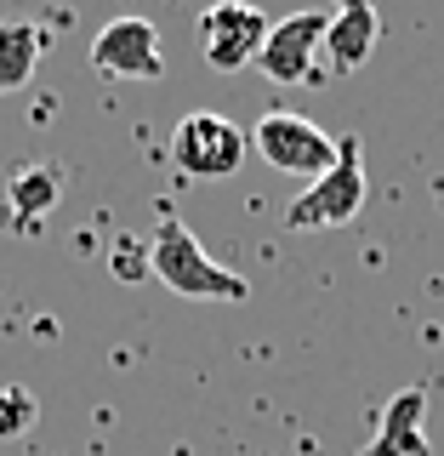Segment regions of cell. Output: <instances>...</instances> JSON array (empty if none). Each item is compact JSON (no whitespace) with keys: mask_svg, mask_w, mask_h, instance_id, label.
Returning <instances> with one entry per match:
<instances>
[{"mask_svg":"<svg viewBox=\"0 0 444 456\" xmlns=\"http://www.w3.org/2000/svg\"><path fill=\"white\" fill-rule=\"evenodd\" d=\"M149 274L165 285V291L177 297H217V303H246V274H234V268H222L217 256L199 246V234L189 223L177 217H160L149 240Z\"/></svg>","mask_w":444,"mask_h":456,"instance_id":"1","label":"cell"},{"mask_svg":"<svg viewBox=\"0 0 444 456\" xmlns=\"http://www.w3.org/2000/svg\"><path fill=\"white\" fill-rule=\"evenodd\" d=\"M365 166H359V137H336V166L325 177H313L303 194L285 206V228L296 234H319V228H342L365 211Z\"/></svg>","mask_w":444,"mask_h":456,"instance_id":"2","label":"cell"},{"mask_svg":"<svg viewBox=\"0 0 444 456\" xmlns=\"http://www.w3.org/2000/svg\"><path fill=\"white\" fill-rule=\"evenodd\" d=\"M251 154V132H239L228 114H211L199 109L171 132V160H177L182 177H199V183H217V177H234Z\"/></svg>","mask_w":444,"mask_h":456,"instance_id":"3","label":"cell"},{"mask_svg":"<svg viewBox=\"0 0 444 456\" xmlns=\"http://www.w3.org/2000/svg\"><path fill=\"white\" fill-rule=\"evenodd\" d=\"M251 149L274 171H291V177H308V183L336 166V137L319 132L303 114H291V109H268L262 120L251 126Z\"/></svg>","mask_w":444,"mask_h":456,"instance_id":"4","label":"cell"},{"mask_svg":"<svg viewBox=\"0 0 444 456\" xmlns=\"http://www.w3.org/2000/svg\"><path fill=\"white\" fill-rule=\"evenodd\" d=\"M319 57H325V12L308 6L268 28L262 52H256V69L274 86H308V80H319Z\"/></svg>","mask_w":444,"mask_h":456,"instance_id":"5","label":"cell"},{"mask_svg":"<svg viewBox=\"0 0 444 456\" xmlns=\"http://www.w3.org/2000/svg\"><path fill=\"white\" fill-rule=\"evenodd\" d=\"M268 12L251 6V0H217V6L199 12V46H206V63L234 75V69H251L256 52L268 40Z\"/></svg>","mask_w":444,"mask_h":456,"instance_id":"6","label":"cell"},{"mask_svg":"<svg viewBox=\"0 0 444 456\" xmlns=\"http://www.w3.org/2000/svg\"><path fill=\"white\" fill-rule=\"evenodd\" d=\"M92 69L109 80H160L165 75V52H160V28L137 12L109 18L92 40Z\"/></svg>","mask_w":444,"mask_h":456,"instance_id":"7","label":"cell"},{"mask_svg":"<svg viewBox=\"0 0 444 456\" xmlns=\"http://www.w3.org/2000/svg\"><path fill=\"white\" fill-rule=\"evenodd\" d=\"M376 40H382L376 0H331V12H325V69L331 75L365 69Z\"/></svg>","mask_w":444,"mask_h":456,"instance_id":"8","label":"cell"},{"mask_svg":"<svg viewBox=\"0 0 444 456\" xmlns=\"http://www.w3.org/2000/svg\"><path fill=\"white\" fill-rule=\"evenodd\" d=\"M427 394L422 388H405L393 394V405L382 411L376 434H370V445L359 456H427Z\"/></svg>","mask_w":444,"mask_h":456,"instance_id":"9","label":"cell"},{"mask_svg":"<svg viewBox=\"0 0 444 456\" xmlns=\"http://www.w3.org/2000/svg\"><path fill=\"white\" fill-rule=\"evenodd\" d=\"M46 52V28L40 23H0V92H23Z\"/></svg>","mask_w":444,"mask_h":456,"instance_id":"10","label":"cell"},{"mask_svg":"<svg viewBox=\"0 0 444 456\" xmlns=\"http://www.w3.org/2000/svg\"><path fill=\"white\" fill-rule=\"evenodd\" d=\"M57 194H63V171L57 166H23V171H12V183H6V206L23 228L46 217L57 206Z\"/></svg>","mask_w":444,"mask_h":456,"instance_id":"11","label":"cell"},{"mask_svg":"<svg viewBox=\"0 0 444 456\" xmlns=\"http://www.w3.org/2000/svg\"><path fill=\"white\" fill-rule=\"evenodd\" d=\"M35 417H40V399L28 394V388H0V439L28 434Z\"/></svg>","mask_w":444,"mask_h":456,"instance_id":"12","label":"cell"},{"mask_svg":"<svg viewBox=\"0 0 444 456\" xmlns=\"http://www.w3.org/2000/svg\"><path fill=\"white\" fill-rule=\"evenodd\" d=\"M114 268H120V280H142L149 256H132V246H120V251H114Z\"/></svg>","mask_w":444,"mask_h":456,"instance_id":"13","label":"cell"}]
</instances>
